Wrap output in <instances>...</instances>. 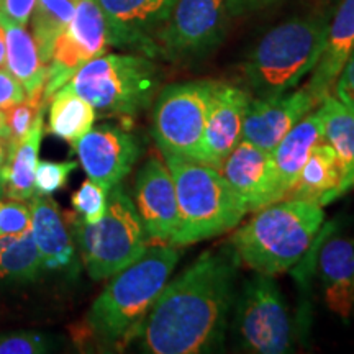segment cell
<instances>
[{
  "mask_svg": "<svg viewBox=\"0 0 354 354\" xmlns=\"http://www.w3.org/2000/svg\"><path fill=\"white\" fill-rule=\"evenodd\" d=\"M238 264L232 245L218 251L209 250L174 281L167 282L140 326L141 351H216L227 331Z\"/></svg>",
  "mask_w": 354,
  "mask_h": 354,
  "instance_id": "6da1fadb",
  "label": "cell"
},
{
  "mask_svg": "<svg viewBox=\"0 0 354 354\" xmlns=\"http://www.w3.org/2000/svg\"><path fill=\"white\" fill-rule=\"evenodd\" d=\"M179 263L174 245L148 248L141 258L127 266L105 286L86 317L92 338L104 346H127L169 282Z\"/></svg>",
  "mask_w": 354,
  "mask_h": 354,
  "instance_id": "7a4b0ae2",
  "label": "cell"
},
{
  "mask_svg": "<svg viewBox=\"0 0 354 354\" xmlns=\"http://www.w3.org/2000/svg\"><path fill=\"white\" fill-rule=\"evenodd\" d=\"M323 221L320 205L282 198L259 209L233 233L230 245L240 263L256 272L276 276L308 253Z\"/></svg>",
  "mask_w": 354,
  "mask_h": 354,
  "instance_id": "3957f363",
  "label": "cell"
},
{
  "mask_svg": "<svg viewBox=\"0 0 354 354\" xmlns=\"http://www.w3.org/2000/svg\"><path fill=\"white\" fill-rule=\"evenodd\" d=\"M330 20L325 15L290 19L269 30L246 57L243 73L256 99L294 91L325 50Z\"/></svg>",
  "mask_w": 354,
  "mask_h": 354,
  "instance_id": "277c9868",
  "label": "cell"
},
{
  "mask_svg": "<svg viewBox=\"0 0 354 354\" xmlns=\"http://www.w3.org/2000/svg\"><path fill=\"white\" fill-rule=\"evenodd\" d=\"M161 154L174 179L179 209L171 245L210 240L240 225L248 212L218 169L177 154Z\"/></svg>",
  "mask_w": 354,
  "mask_h": 354,
  "instance_id": "5b68a950",
  "label": "cell"
},
{
  "mask_svg": "<svg viewBox=\"0 0 354 354\" xmlns=\"http://www.w3.org/2000/svg\"><path fill=\"white\" fill-rule=\"evenodd\" d=\"M161 79L153 57L112 53L88 61L64 86L87 100L100 117L133 120L151 107Z\"/></svg>",
  "mask_w": 354,
  "mask_h": 354,
  "instance_id": "8992f818",
  "label": "cell"
},
{
  "mask_svg": "<svg viewBox=\"0 0 354 354\" xmlns=\"http://www.w3.org/2000/svg\"><path fill=\"white\" fill-rule=\"evenodd\" d=\"M87 274L94 281L112 277L148 250V234L135 202L118 183L109 190L107 210L97 223L71 218Z\"/></svg>",
  "mask_w": 354,
  "mask_h": 354,
  "instance_id": "52a82bcc",
  "label": "cell"
},
{
  "mask_svg": "<svg viewBox=\"0 0 354 354\" xmlns=\"http://www.w3.org/2000/svg\"><path fill=\"white\" fill-rule=\"evenodd\" d=\"M215 81L198 79L159 88L153 107V136L161 153L205 165L203 133Z\"/></svg>",
  "mask_w": 354,
  "mask_h": 354,
  "instance_id": "ba28073f",
  "label": "cell"
},
{
  "mask_svg": "<svg viewBox=\"0 0 354 354\" xmlns=\"http://www.w3.org/2000/svg\"><path fill=\"white\" fill-rule=\"evenodd\" d=\"M236 333L250 353L292 351L294 333L286 300L272 276L256 272L241 289L236 307Z\"/></svg>",
  "mask_w": 354,
  "mask_h": 354,
  "instance_id": "9c48e42d",
  "label": "cell"
},
{
  "mask_svg": "<svg viewBox=\"0 0 354 354\" xmlns=\"http://www.w3.org/2000/svg\"><path fill=\"white\" fill-rule=\"evenodd\" d=\"M227 0H176L156 37V56L187 63L214 51L227 33Z\"/></svg>",
  "mask_w": 354,
  "mask_h": 354,
  "instance_id": "30bf717a",
  "label": "cell"
},
{
  "mask_svg": "<svg viewBox=\"0 0 354 354\" xmlns=\"http://www.w3.org/2000/svg\"><path fill=\"white\" fill-rule=\"evenodd\" d=\"M110 46L107 19L97 0H81L73 20L56 38L48 64L43 102L50 104L53 95L88 61L105 55Z\"/></svg>",
  "mask_w": 354,
  "mask_h": 354,
  "instance_id": "8fae6325",
  "label": "cell"
},
{
  "mask_svg": "<svg viewBox=\"0 0 354 354\" xmlns=\"http://www.w3.org/2000/svg\"><path fill=\"white\" fill-rule=\"evenodd\" d=\"M71 146L88 179L109 190L130 174L141 153L135 136L123 128L112 125L92 127L81 140Z\"/></svg>",
  "mask_w": 354,
  "mask_h": 354,
  "instance_id": "7c38bea8",
  "label": "cell"
},
{
  "mask_svg": "<svg viewBox=\"0 0 354 354\" xmlns=\"http://www.w3.org/2000/svg\"><path fill=\"white\" fill-rule=\"evenodd\" d=\"M107 19L110 46L156 57V37L176 0H97Z\"/></svg>",
  "mask_w": 354,
  "mask_h": 354,
  "instance_id": "4fadbf2b",
  "label": "cell"
},
{
  "mask_svg": "<svg viewBox=\"0 0 354 354\" xmlns=\"http://www.w3.org/2000/svg\"><path fill=\"white\" fill-rule=\"evenodd\" d=\"M135 205L149 240L171 241L179 225L176 185L166 161L146 159L135 180Z\"/></svg>",
  "mask_w": 354,
  "mask_h": 354,
  "instance_id": "5bb4252c",
  "label": "cell"
},
{
  "mask_svg": "<svg viewBox=\"0 0 354 354\" xmlns=\"http://www.w3.org/2000/svg\"><path fill=\"white\" fill-rule=\"evenodd\" d=\"M220 172L248 214L279 201V176L272 153L241 140L221 162Z\"/></svg>",
  "mask_w": 354,
  "mask_h": 354,
  "instance_id": "9a60e30c",
  "label": "cell"
},
{
  "mask_svg": "<svg viewBox=\"0 0 354 354\" xmlns=\"http://www.w3.org/2000/svg\"><path fill=\"white\" fill-rule=\"evenodd\" d=\"M315 97L307 87L289 91L271 99H251L248 105L241 140L272 153L284 136L318 107Z\"/></svg>",
  "mask_w": 354,
  "mask_h": 354,
  "instance_id": "2e32d148",
  "label": "cell"
},
{
  "mask_svg": "<svg viewBox=\"0 0 354 354\" xmlns=\"http://www.w3.org/2000/svg\"><path fill=\"white\" fill-rule=\"evenodd\" d=\"M250 100L251 97L245 88L215 81L203 133L205 165L220 171L221 162L240 143Z\"/></svg>",
  "mask_w": 354,
  "mask_h": 354,
  "instance_id": "e0dca14e",
  "label": "cell"
},
{
  "mask_svg": "<svg viewBox=\"0 0 354 354\" xmlns=\"http://www.w3.org/2000/svg\"><path fill=\"white\" fill-rule=\"evenodd\" d=\"M317 269L330 312L344 323L354 318V238L323 236Z\"/></svg>",
  "mask_w": 354,
  "mask_h": 354,
  "instance_id": "ac0fdd59",
  "label": "cell"
},
{
  "mask_svg": "<svg viewBox=\"0 0 354 354\" xmlns=\"http://www.w3.org/2000/svg\"><path fill=\"white\" fill-rule=\"evenodd\" d=\"M354 51V0H343L330 21L325 50L312 71L308 92L322 104L326 95L333 94L336 81Z\"/></svg>",
  "mask_w": 354,
  "mask_h": 354,
  "instance_id": "d6986e66",
  "label": "cell"
},
{
  "mask_svg": "<svg viewBox=\"0 0 354 354\" xmlns=\"http://www.w3.org/2000/svg\"><path fill=\"white\" fill-rule=\"evenodd\" d=\"M30 201V230L41 256L43 268L48 271H66L74 263L76 250L59 207L48 196H33Z\"/></svg>",
  "mask_w": 354,
  "mask_h": 354,
  "instance_id": "ffe728a7",
  "label": "cell"
},
{
  "mask_svg": "<svg viewBox=\"0 0 354 354\" xmlns=\"http://www.w3.org/2000/svg\"><path fill=\"white\" fill-rule=\"evenodd\" d=\"M325 123L320 105L300 120L274 148L272 158L279 176V201L289 196L297 184L300 172L312 153V149L323 141Z\"/></svg>",
  "mask_w": 354,
  "mask_h": 354,
  "instance_id": "44dd1931",
  "label": "cell"
},
{
  "mask_svg": "<svg viewBox=\"0 0 354 354\" xmlns=\"http://www.w3.org/2000/svg\"><path fill=\"white\" fill-rule=\"evenodd\" d=\"M0 26L6 33L7 71L24 86L26 95H43L48 66L39 56L32 33L26 32L25 26L8 20L2 13H0Z\"/></svg>",
  "mask_w": 354,
  "mask_h": 354,
  "instance_id": "7402d4cb",
  "label": "cell"
},
{
  "mask_svg": "<svg viewBox=\"0 0 354 354\" xmlns=\"http://www.w3.org/2000/svg\"><path fill=\"white\" fill-rule=\"evenodd\" d=\"M339 183L342 171L338 158L335 149L323 140L312 149L297 184L286 198H295L320 207L328 205L339 197Z\"/></svg>",
  "mask_w": 354,
  "mask_h": 354,
  "instance_id": "603a6c76",
  "label": "cell"
},
{
  "mask_svg": "<svg viewBox=\"0 0 354 354\" xmlns=\"http://www.w3.org/2000/svg\"><path fill=\"white\" fill-rule=\"evenodd\" d=\"M325 133L323 140L335 149L342 171L339 197L354 187V110L335 94L326 95L320 104Z\"/></svg>",
  "mask_w": 354,
  "mask_h": 354,
  "instance_id": "cb8c5ba5",
  "label": "cell"
},
{
  "mask_svg": "<svg viewBox=\"0 0 354 354\" xmlns=\"http://www.w3.org/2000/svg\"><path fill=\"white\" fill-rule=\"evenodd\" d=\"M43 117L44 113L39 115L25 140L8 153L7 165L2 171L3 194L15 201L25 202L35 196V172L44 133Z\"/></svg>",
  "mask_w": 354,
  "mask_h": 354,
  "instance_id": "d4e9b609",
  "label": "cell"
},
{
  "mask_svg": "<svg viewBox=\"0 0 354 354\" xmlns=\"http://www.w3.org/2000/svg\"><path fill=\"white\" fill-rule=\"evenodd\" d=\"M95 118V109L68 86H63L50 100L48 133L74 145L94 127Z\"/></svg>",
  "mask_w": 354,
  "mask_h": 354,
  "instance_id": "484cf974",
  "label": "cell"
},
{
  "mask_svg": "<svg viewBox=\"0 0 354 354\" xmlns=\"http://www.w3.org/2000/svg\"><path fill=\"white\" fill-rule=\"evenodd\" d=\"M81 0H37L30 17L32 37L44 64H50L56 38L73 20Z\"/></svg>",
  "mask_w": 354,
  "mask_h": 354,
  "instance_id": "4316f807",
  "label": "cell"
},
{
  "mask_svg": "<svg viewBox=\"0 0 354 354\" xmlns=\"http://www.w3.org/2000/svg\"><path fill=\"white\" fill-rule=\"evenodd\" d=\"M41 269V256L35 245L32 230L20 236H10L0 256V279L15 282L33 281Z\"/></svg>",
  "mask_w": 354,
  "mask_h": 354,
  "instance_id": "83f0119b",
  "label": "cell"
},
{
  "mask_svg": "<svg viewBox=\"0 0 354 354\" xmlns=\"http://www.w3.org/2000/svg\"><path fill=\"white\" fill-rule=\"evenodd\" d=\"M44 109H46V104L43 102L41 95H26L25 100H21L20 104L13 105L12 109L7 110V125L8 130H10L8 153L25 140V136L32 130L39 115L44 113Z\"/></svg>",
  "mask_w": 354,
  "mask_h": 354,
  "instance_id": "f1b7e54d",
  "label": "cell"
},
{
  "mask_svg": "<svg viewBox=\"0 0 354 354\" xmlns=\"http://www.w3.org/2000/svg\"><path fill=\"white\" fill-rule=\"evenodd\" d=\"M71 203L84 223H97L107 210L109 189L95 180L87 179L73 194Z\"/></svg>",
  "mask_w": 354,
  "mask_h": 354,
  "instance_id": "f546056e",
  "label": "cell"
},
{
  "mask_svg": "<svg viewBox=\"0 0 354 354\" xmlns=\"http://www.w3.org/2000/svg\"><path fill=\"white\" fill-rule=\"evenodd\" d=\"M76 161H38L35 172V196H53L64 189L69 176L77 169Z\"/></svg>",
  "mask_w": 354,
  "mask_h": 354,
  "instance_id": "4dcf8cb0",
  "label": "cell"
},
{
  "mask_svg": "<svg viewBox=\"0 0 354 354\" xmlns=\"http://www.w3.org/2000/svg\"><path fill=\"white\" fill-rule=\"evenodd\" d=\"M32 228V210L24 201L0 198V236H20Z\"/></svg>",
  "mask_w": 354,
  "mask_h": 354,
  "instance_id": "1f68e13d",
  "label": "cell"
},
{
  "mask_svg": "<svg viewBox=\"0 0 354 354\" xmlns=\"http://www.w3.org/2000/svg\"><path fill=\"white\" fill-rule=\"evenodd\" d=\"M50 351L46 336L33 331H19L0 336V354H38Z\"/></svg>",
  "mask_w": 354,
  "mask_h": 354,
  "instance_id": "d6a6232c",
  "label": "cell"
},
{
  "mask_svg": "<svg viewBox=\"0 0 354 354\" xmlns=\"http://www.w3.org/2000/svg\"><path fill=\"white\" fill-rule=\"evenodd\" d=\"M25 99L26 92L24 86L8 73L7 68H0V110L7 112Z\"/></svg>",
  "mask_w": 354,
  "mask_h": 354,
  "instance_id": "836d02e7",
  "label": "cell"
},
{
  "mask_svg": "<svg viewBox=\"0 0 354 354\" xmlns=\"http://www.w3.org/2000/svg\"><path fill=\"white\" fill-rule=\"evenodd\" d=\"M35 3H37V0H3L2 7H0V13L7 17L8 20L25 26L30 24V17H32Z\"/></svg>",
  "mask_w": 354,
  "mask_h": 354,
  "instance_id": "e575fe53",
  "label": "cell"
},
{
  "mask_svg": "<svg viewBox=\"0 0 354 354\" xmlns=\"http://www.w3.org/2000/svg\"><path fill=\"white\" fill-rule=\"evenodd\" d=\"M333 94L338 97L343 104H346L349 109L354 110V51L349 61L344 66L342 76L336 81Z\"/></svg>",
  "mask_w": 354,
  "mask_h": 354,
  "instance_id": "d590c367",
  "label": "cell"
},
{
  "mask_svg": "<svg viewBox=\"0 0 354 354\" xmlns=\"http://www.w3.org/2000/svg\"><path fill=\"white\" fill-rule=\"evenodd\" d=\"M228 8L232 15H241V13L254 12L259 8H264L277 0H227Z\"/></svg>",
  "mask_w": 354,
  "mask_h": 354,
  "instance_id": "8d00e7d4",
  "label": "cell"
},
{
  "mask_svg": "<svg viewBox=\"0 0 354 354\" xmlns=\"http://www.w3.org/2000/svg\"><path fill=\"white\" fill-rule=\"evenodd\" d=\"M8 158V140L0 138V180H2V171L7 165Z\"/></svg>",
  "mask_w": 354,
  "mask_h": 354,
  "instance_id": "74e56055",
  "label": "cell"
},
{
  "mask_svg": "<svg viewBox=\"0 0 354 354\" xmlns=\"http://www.w3.org/2000/svg\"><path fill=\"white\" fill-rule=\"evenodd\" d=\"M10 136V130L7 125V115L3 110H0V138H7Z\"/></svg>",
  "mask_w": 354,
  "mask_h": 354,
  "instance_id": "f35d334b",
  "label": "cell"
},
{
  "mask_svg": "<svg viewBox=\"0 0 354 354\" xmlns=\"http://www.w3.org/2000/svg\"><path fill=\"white\" fill-rule=\"evenodd\" d=\"M6 33L3 28L0 26V68H6Z\"/></svg>",
  "mask_w": 354,
  "mask_h": 354,
  "instance_id": "ab89813d",
  "label": "cell"
},
{
  "mask_svg": "<svg viewBox=\"0 0 354 354\" xmlns=\"http://www.w3.org/2000/svg\"><path fill=\"white\" fill-rule=\"evenodd\" d=\"M8 240H10V236H0V256H2L3 250H6Z\"/></svg>",
  "mask_w": 354,
  "mask_h": 354,
  "instance_id": "60d3db41",
  "label": "cell"
},
{
  "mask_svg": "<svg viewBox=\"0 0 354 354\" xmlns=\"http://www.w3.org/2000/svg\"><path fill=\"white\" fill-rule=\"evenodd\" d=\"M3 192V184H2V180H0V194Z\"/></svg>",
  "mask_w": 354,
  "mask_h": 354,
  "instance_id": "b9f144b4",
  "label": "cell"
},
{
  "mask_svg": "<svg viewBox=\"0 0 354 354\" xmlns=\"http://www.w3.org/2000/svg\"><path fill=\"white\" fill-rule=\"evenodd\" d=\"M2 3H3V0H0V7H2Z\"/></svg>",
  "mask_w": 354,
  "mask_h": 354,
  "instance_id": "7bdbcfd3",
  "label": "cell"
}]
</instances>
